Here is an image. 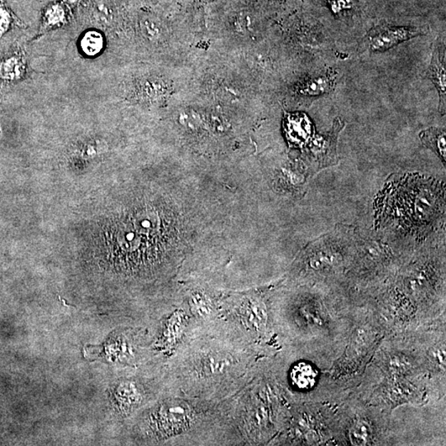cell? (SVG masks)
<instances>
[{"mask_svg":"<svg viewBox=\"0 0 446 446\" xmlns=\"http://www.w3.org/2000/svg\"><path fill=\"white\" fill-rule=\"evenodd\" d=\"M104 46V36L101 31L96 29L86 31L80 40V49L83 55L88 57H94L101 54Z\"/></svg>","mask_w":446,"mask_h":446,"instance_id":"8fae6325","label":"cell"},{"mask_svg":"<svg viewBox=\"0 0 446 446\" xmlns=\"http://www.w3.org/2000/svg\"><path fill=\"white\" fill-rule=\"evenodd\" d=\"M372 429L365 420H357L350 430V442L354 445H366L370 442Z\"/></svg>","mask_w":446,"mask_h":446,"instance_id":"5bb4252c","label":"cell"},{"mask_svg":"<svg viewBox=\"0 0 446 446\" xmlns=\"http://www.w3.org/2000/svg\"><path fill=\"white\" fill-rule=\"evenodd\" d=\"M71 16V10L61 1L47 4L41 15L40 34L64 27L69 24Z\"/></svg>","mask_w":446,"mask_h":446,"instance_id":"ba28073f","label":"cell"},{"mask_svg":"<svg viewBox=\"0 0 446 446\" xmlns=\"http://www.w3.org/2000/svg\"><path fill=\"white\" fill-rule=\"evenodd\" d=\"M219 402L166 391L141 415L136 432L149 444L218 445Z\"/></svg>","mask_w":446,"mask_h":446,"instance_id":"7a4b0ae2","label":"cell"},{"mask_svg":"<svg viewBox=\"0 0 446 446\" xmlns=\"http://www.w3.org/2000/svg\"><path fill=\"white\" fill-rule=\"evenodd\" d=\"M27 66L24 56L19 51L13 52L0 60V80L6 83H12L22 80Z\"/></svg>","mask_w":446,"mask_h":446,"instance_id":"9c48e42d","label":"cell"},{"mask_svg":"<svg viewBox=\"0 0 446 446\" xmlns=\"http://www.w3.org/2000/svg\"><path fill=\"white\" fill-rule=\"evenodd\" d=\"M61 2L64 3L73 12L74 10L82 7L85 0H61Z\"/></svg>","mask_w":446,"mask_h":446,"instance_id":"ac0fdd59","label":"cell"},{"mask_svg":"<svg viewBox=\"0 0 446 446\" xmlns=\"http://www.w3.org/2000/svg\"><path fill=\"white\" fill-rule=\"evenodd\" d=\"M329 2L335 13H339L343 9H351L353 6L351 0H329Z\"/></svg>","mask_w":446,"mask_h":446,"instance_id":"e0dca14e","label":"cell"},{"mask_svg":"<svg viewBox=\"0 0 446 446\" xmlns=\"http://www.w3.org/2000/svg\"><path fill=\"white\" fill-rule=\"evenodd\" d=\"M260 348L222 315L193 318L166 360V392L221 402L253 379L260 368Z\"/></svg>","mask_w":446,"mask_h":446,"instance_id":"6da1fadb","label":"cell"},{"mask_svg":"<svg viewBox=\"0 0 446 446\" xmlns=\"http://www.w3.org/2000/svg\"><path fill=\"white\" fill-rule=\"evenodd\" d=\"M141 29L146 38L151 40L158 39L162 34L161 24L158 20L152 17H144L140 22Z\"/></svg>","mask_w":446,"mask_h":446,"instance_id":"9a60e30c","label":"cell"},{"mask_svg":"<svg viewBox=\"0 0 446 446\" xmlns=\"http://www.w3.org/2000/svg\"><path fill=\"white\" fill-rule=\"evenodd\" d=\"M433 357L435 360H437V363L440 365H445V350L439 349L434 351Z\"/></svg>","mask_w":446,"mask_h":446,"instance_id":"d6986e66","label":"cell"},{"mask_svg":"<svg viewBox=\"0 0 446 446\" xmlns=\"http://www.w3.org/2000/svg\"><path fill=\"white\" fill-rule=\"evenodd\" d=\"M422 143L437 154L445 163V132L439 128H429L420 134Z\"/></svg>","mask_w":446,"mask_h":446,"instance_id":"7c38bea8","label":"cell"},{"mask_svg":"<svg viewBox=\"0 0 446 446\" xmlns=\"http://www.w3.org/2000/svg\"><path fill=\"white\" fill-rule=\"evenodd\" d=\"M410 367L409 362L404 356H392L390 362V368L395 372H402Z\"/></svg>","mask_w":446,"mask_h":446,"instance_id":"2e32d148","label":"cell"},{"mask_svg":"<svg viewBox=\"0 0 446 446\" xmlns=\"http://www.w3.org/2000/svg\"><path fill=\"white\" fill-rule=\"evenodd\" d=\"M219 314L237 324L261 346L270 327V313L261 298L243 295L225 299L220 303Z\"/></svg>","mask_w":446,"mask_h":446,"instance_id":"3957f363","label":"cell"},{"mask_svg":"<svg viewBox=\"0 0 446 446\" xmlns=\"http://www.w3.org/2000/svg\"><path fill=\"white\" fill-rule=\"evenodd\" d=\"M335 75L332 73L307 78L297 87V91L306 96H318L332 91Z\"/></svg>","mask_w":446,"mask_h":446,"instance_id":"30bf717a","label":"cell"},{"mask_svg":"<svg viewBox=\"0 0 446 446\" xmlns=\"http://www.w3.org/2000/svg\"><path fill=\"white\" fill-rule=\"evenodd\" d=\"M193 317L185 301L160 321L153 350L169 358L186 333Z\"/></svg>","mask_w":446,"mask_h":446,"instance_id":"277c9868","label":"cell"},{"mask_svg":"<svg viewBox=\"0 0 446 446\" xmlns=\"http://www.w3.org/2000/svg\"><path fill=\"white\" fill-rule=\"evenodd\" d=\"M427 27L398 28L382 25L371 29L365 41L370 51H385L417 36L427 34Z\"/></svg>","mask_w":446,"mask_h":446,"instance_id":"5b68a950","label":"cell"},{"mask_svg":"<svg viewBox=\"0 0 446 446\" xmlns=\"http://www.w3.org/2000/svg\"><path fill=\"white\" fill-rule=\"evenodd\" d=\"M427 76L431 80L439 93L440 113L445 112V44L435 40L431 65L429 66Z\"/></svg>","mask_w":446,"mask_h":446,"instance_id":"8992f818","label":"cell"},{"mask_svg":"<svg viewBox=\"0 0 446 446\" xmlns=\"http://www.w3.org/2000/svg\"><path fill=\"white\" fill-rule=\"evenodd\" d=\"M14 27L24 28V24L4 0H0V39Z\"/></svg>","mask_w":446,"mask_h":446,"instance_id":"4fadbf2b","label":"cell"},{"mask_svg":"<svg viewBox=\"0 0 446 446\" xmlns=\"http://www.w3.org/2000/svg\"><path fill=\"white\" fill-rule=\"evenodd\" d=\"M318 379L317 370L305 361H298L293 364L287 372L288 385L298 392L312 390L316 385Z\"/></svg>","mask_w":446,"mask_h":446,"instance_id":"52a82bcc","label":"cell"}]
</instances>
